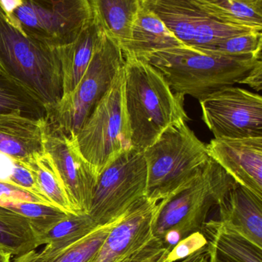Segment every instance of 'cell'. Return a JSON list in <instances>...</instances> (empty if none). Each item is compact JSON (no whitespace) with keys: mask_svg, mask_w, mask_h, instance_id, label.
Listing matches in <instances>:
<instances>
[{"mask_svg":"<svg viewBox=\"0 0 262 262\" xmlns=\"http://www.w3.org/2000/svg\"><path fill=\"white\" fill-rule=\"evenodd\" d=\"M215 138L262 137V98L241 88H223L199 101Z\"/></svg>","mask_w":262,"mask_h":262,"instance_id":"11","label":"cell"},{"mask_svg":"<svg viewBox=\"0 0 262 262\" xmlns=\"http://www.w3.org/2000/svg\"><path fill=\"white\" fill-rule=\"evenodd\" d=\"M166 253V249L153 238L140 253L126 262H158Z\"/></svg>","mask_w":262,"mask_h":262,"instance_id":"32","label":"cell"},{"mask_svg":"<svg viewBox=\"0 0 262 262\" xmlns=\"http://www.w3.org/2000/svg\"><path fill=\"white\" fill-rule=\"evenodd\" d=\"M203 233L213 262H262V249L219 220L206 222Z\"/></svg>","mask_w":262,"mask_h":262,"instance_id":"19","label":"cell"},{"mask_svg":"<svg viewBox=\"0 0 262 262\" xmlns=\"http://www.w3.org/2000/svg\"><path fill=\"white\" fill-rule=\"evenodd\" d=\"M98 227L88 214L70 213L35 238L38 246H46L42 253L49 255L78 243Z\"/></svg>","mask_w":262,"mask_h":262,"instance_id":"21","label":"cell"},{"mask_svg":"<svg viewBox=\"0 0 262 262\" xmlns=\"http://www.w3.org/2000/svg\"><path fill=\"white\" fill-rule=\"evenodd\" d=\"M158 201L145 197L115 222L92 262H126L153 239Z\"/></svg>","mask_w":262,"mask_h":262,"instance_id":"13","label":"cell"},{"mask_svg":"<svg viewBox=\"0 0 262 262\" xmlns=\"http://www.w3.org/2000/svg\"><path fill=\"white\" fill-rule=\"evenodd\" d=\"M146 191L144 152L130 148L98 175L88 215L97 226L110 224L146 197Z\"/></svg>","mask_w":262,"mask_h":262,"instance_id":"8","label":"cell"},{"mask_svg":"<svg viewBox=\"0 0 262 262\" xmlns=\"http://www.w3.org/2000/svg\"><path fill=\"white\" fill-rule=\"evenodd\" d=\"M18 111L28 118L47 117L45 106L19 84L0 72V115Z\"/></svg>","mask_w":262,"mask_h":262,"instance_id":"25","label":"cell"},{"mask_svg":"<svg viewBox=\"0 0 262 262\" xmlns=\"http://www.w3.org/2000/svg\"><path fill=\"white\" fill-rule=\"evenodd\" d=\"M185 46L169 30L158 15L140 3L131 29L130 38L121 48L123 56L146 54Z\"/></svg>","mask_w":262,"mask_h":262,"instance_id":"17","label":"cell"},{"mask_svg":"<svg viewBox=\"0 0 262 262\" xmlns=\"http://www.w3.org/2000/svg\"><path fill=\"white\" fill-rule=\"evenodd\" d=\"M185 46L208 49L225 38L255 30L215 13L201 0H140Z\"/></svg>","mask_w":262,"mask_h":262,"instance_id":"9","label":"cell"},{"mask_svg":"<svg viewBox=\"0 0 262 262\" xmlns=\"http://www.w3.org/2000/svg\"><path fill=\"white\" fill-rule=\"evenodd\" d=\"M0 72L42 103L47 115L63 98L58 49L23 33L9 23L0 8Z\"/></svg>","mask_w":262,"mask_h":262,"instance_id":"4","label":"cell"},{"mask_svg":"<svg viewBox=\"0 0 262 262\" xmlns=\"http://www.w3.org/2000/svg\"><path fill=\"white\" fill-rule=\"evenodd\" d=\"M118 43L103 31L90 63L75 90L62 98L47 119L68 135L75 136L124 66Z\"/></svg>","mask_w":262,"mask_h":262,"instance_id":"7","label":"cell"},{"mask_svg":"<svg viewBox=\"0 0 262 262\" xmlns=\"http://www.w3.org/2000/svg\"><path fill=\"white\" fill-rule=\"evenodd\" d=\"M218 206L219 221L262 249V198L235 183Z\"/></svg>","mask_w":262,"mask_h":262,"instance_id":"16","label":"cell"},{"mask_svg":"<svg viewBox=\"0 0 262 262\" xmlns=\"http://www.w3.org/2000/svg\"><path fill=\"white\" fill-rule=\"evenodd\" d=\"M3 208L26 218L30 223L35 235L47 230L51 226L70 214L66 213L50 205L30 202L9 203L5 205Z\"/></svg>","mask_w":262,"mask_h":262,"instance_id":"27","label":"cell"},{"mask_svg":"<svg viewBox=\"0 0 262 262\" xmlns=\"http://www.w3.org/2000/svg\"><path fill=\"white\" fill-rule=\"evenodd\" d=\"M0 183L22 188L52 206L40 191L30 169L24 163L3 152H0Z\"/></svg>","mask_w":262,"mask_h":262,"instance_id":"28","label":"cell"},{"mask_svg":"<svg viewBox=\"0 0 262 262\" xmlns=\"http://www.w3.org/2000/svg\"><path fill=\"white\" fill-rule=\"evenodd\" d=\"M158 69L175 93L198 101L240 84L261 57H235L183 46L138 57Z\"/></svg>","mask_w":262,"mask_h":262,"instance_id":"2","label":"cell"},{"mask_svg":"<svg viewBox=\"0 0 262 262\" xmlns=\"http://www.w3.org/2000/svg\"><path fill=\"white\" fill-rule=\"evenodd\" d=\"M125 101L132 146L144 151L166 129L189 121L185 96L171 89L163 74L144 60L124 56Z\"/></svg>","mask_w":262,"mask_h":262,"instance_id":"1","label":"cell"},{"mask_svg":"<svg viewBox=\"0 0 262 262\" xmlns=\"http://www.w3.org/2000/svg\"><path fill=\"white\" fill-rule=\"evenodd\" d=\"M12 255L0 249V262H11Z\"/></svg>","mask_w":262,"mask_h":262,"instance_id":"36","label":"cell"},{"mask_svg":"<svg viewBox=\"0 0 262 262\" xmlns=\"http://www.w3.org/2000/svg\"><path fill=\"white\" fill-rule=\"evenodd\" d=\"M103 29L92 18L75 41L59 48L63 78V98L72 93L79 83L93 56Z\"/></svg>","mask_w":262,"mask_h":262,"instance_id":"18","label":"cell"},{"mask_svg":"<svg viewBox=\"0 0 262 262\" xmlns=\"http://www.w3.org/2000/svg\"><path fill=\"white\" fill-rule=\"evenodd\" d=\"M174 262H213L212 255L209 252L208 245L205 246L201 249H198L192 255Z\"/></svg>","mask_w":262,"mask_h":262,"instance_id":"34","label":"cell"},{"mask_svg":"<svg viewBox=\"0 0 262 262\" xmlns=\"http://www.w3.org/2000/svg\"><path fill=\"white\" fill-rule=\"evenodd\" d=\"M261 31L255 30L232 35L205 50L229 56L261 57Z\"/></svg>","mask_w":262,"mask_h":262,"instance_id":"29","label":"cell"},{"mask_svg":"<svg viewBox=\"0 0 262 262\" xmlns=\"http://www.w3.org/2000/svg\"><path fill=\"white\" fill-rule=\"evenodd\" d=\"M38 247L30 223L22 215L0 206V249L19 256Z\"/></svg>","mask_w":262,"mask_h":262,"instance_id":"24","label":"cell"},{"mask_svg":"<svg viewBox=\"0 0 262 262\" xmlns=\"http://www.w3.org/2000/svg\"><path fill=\"white\" fill-rule=\"evenodd\" d=\"M240 84H246L257 92L262 89V61H258L252 70L249 72L246 78L241 80Z\"/></svg>","mask_w":262,"mask_h":262,"instance_id":"33","label":"cell"},{"mask_svg":"<svg viewBox=\"0 0 262 262\" xmlns=\"http://www.w3.org/2000/svg\"><path fill=\"white\" fill-rule=\"evenodd\" d=\"M206 146L235 183L262 198V137L214 138Z\"/></svg>","mask_w":262,"mask_h":262,"instance_id":"14","label":"cell"},{"mask_svg":"<svg viewBox=\"0 0 262 262\" xmlns=\"http://www.w3.org/2000/svg\"><path fill=\"white\" fill-rule=\"evenodd\" d=\"M44 152L58 171L75 213H89L98 175L78 149L75 136L68 135L46 118Z\"/></svg>","mask_w":262,"mask_h":262,"instance_id":"12","label":"cell"},{"mask_svg":"<svg viewBox=\"0 0 262 262\" xmlns=\"http://www.w3.org/2000/svg\"><path fill=\"white\" fill-rule=\"evenodd\" d=\"M93 18L88 0H23L12 24L53 49L72 44Z\"/></svg>","mask_w":262,"mask_h":262,"instance_id":"10","label":"cell"},{"mask_svg":"<svg viewBox=\"0 0 262 262\" xmlns=\"http://www.w3.org/2000/svg\"><path fill=\"white\" fill-rule=\"evenodd\" d=\"M46 118H28L18 111L0 115V152L22 163L44 154Z\"/></svg>","mask_w":262,"mask_h":262,"instance_id":"15","label":"cell"},{"mask_svg":"<svg viewBox=\"0 0 262 262\" xmlns=\"http://www.w3.org/2000/svg\"><path fill=\"white\" fill-rule=\"evenodd\" d=\"M9 202H30L49 205L36 195L22 188L8 183H0V206Z\"/></svg>","mask_w":262,"mask_h":262,"instance_id":"31","label":"cell"},{"mask_svg":"<svg viewBox=\"0 0 262 262\" xmlns=\"http://www.w3.org/2000/svg\"><path fill=\"white\" fill-rule=\"evenodd\" d=\"M207 245L203 232L191 234L177 243L158 262H174L183 259Z\"/></svg>","mask_w":262,"mask_h":262,"instance_id":"30","label":"cell"},{"mask_svg":"<svg viewBox=\"0 0 262 262\" xmlns=\"http://www.w3.org/2000/svg\"><path fill=\"white\" fill-rule=\"evenodd\" d=\"M232 23L262 29V0H201Z\"/></svg>","mask_w":262,"mask_h":262,"instance_id":"26","label":"cell"},{"mask_svg":"<svg viewBox=\"0 0 262 262\" xmlns=\"http://www.w3.org/2000/svg\"><path fill=\"white\" fill-rule=\"evenodd\" d=\"M143 152L146 197L158 202L189 184L210 159L206 145L185 121L166 129Z\"/></svg>","mask_w":262,"mask_h":262,"instance_id":"5","label":"cell"},{"mask_svg":"<svg viewBox=\"0 0 262 262\" xmlns=\"http://www.w3.org/2000/svg\"><path fill=\"white\" fill-rule=\"evenodd\" d=\"M235 183L209 159L189 184L158 202L152 224L154 239L167 254L181 240L201 232L211 209L218 206Z\"/></svg>","mask_w":262,"mask_h":262,"instance_id":"3","label":"cell"},{"mask_svg":"<svg viewBox=\"0 0 262 262\" xmlns=\"http://www.w3.org/2000/svg\"><path fill=\"white\" fill-rule=\"evenodd\" d=\"M75 137L80 152L98 175L132 147L125 101L124 66Z\"/></svg>","mask_w":262,"mask_h":262,"instance_id":"6","label":"cell"},{"mask_svg":"<svg viewBox=\"0 0 262 262\" xmlns=\"http://www.w3.org/2000/svg\"><path fill=\"white\" fill-rule=\"evenodd\" d=\"M23 163L30 169L40 191L52 206L66 213L76 214L58 171L46 152Z\"/></svg>","mask_w":262,"mask_h":262,"instance_id":"23","label":"cell"},{"mask_svg":"<svg viewBox=\"0 0 262 262\" xmlns=\"http://www.w3.org/2000/svg\"><path fill=\"white\" fill-rule=\"evenodd\" d=\"M116 221L99 226L78 243L55 253L46 255L32 250L16 256L13 262H92Z\"/></svg>","mask_w":262,"mask_h":262,"instance_id":"22","label":"cell"},{"mask_svg":"<svg viewBox=\"0 0 262 262\" xmlns=\"http://www.w3.org/2000/svg\"><path fill=\"white\" fill-rule=\"evenodd\" d=\"M92 15L102 29L120 48L130 38L140 0H88Z\"/></svg>","mask_w":262,"mask_h":262,"instance_id":"20","label":"cell"},{"mask_svg":"<svg viewBox=\"0 0 262 262\" xmlns=\"http://www.w3.org/2000/svg\"><path fill=\"white\" fill-rule=\"evenodd\" d=\"M23 3V0H0V8L9 23H12V14Z\"/></svg>","mask_w":262,"mask_h":262,"instance_id":"35","label":"cell"}]
</instances>
